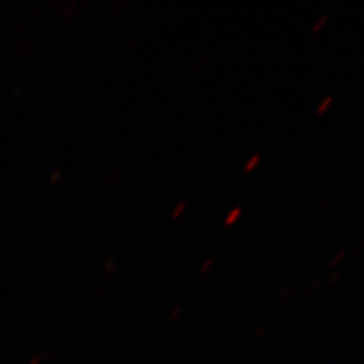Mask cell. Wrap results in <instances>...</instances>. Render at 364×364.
Instances as JSON below:
<instances>
[{
	"label": "cell",
	"mask_w": 364,
	"mask_h": 364,
	"mask_svg": "<svg viewBox=\"0 0 364 364\" xmlns=\"http://www.w3.org/2000/svg\"><path fill=\"white\" fill-rule=\"evenodd\" d=\"M333 100H334V96H333V95L325 96V97L321 100V104L317 105V114H323L325 111H328V108L333 105Z\"/></svg>",
	"instance_id": "cell-2"
},
{
	"label": "cell",
	"mask_w": 364,
	"mask_h": 364,
	"mask_svg": "<svg viewBox=\"0 0 364 364\" xmlns=\"http://www.w3.org/2000/svg\"><path fill=\"white\" fill-rule=\"evenodd\" d=\"M116 267H117V263H116V259H114V258H109L104 263V272L105 273L114 272V270H116Z\"/></svg>",
	"instance_id": "cell-6"
},
{
	"label": "cell",
	"mask_w": 364,
	"mask_h": 364,
	"mask_svg": "<svg viewBox=\"0 0 364 364\" xmlns=\"http://www.w3.org/2000/svg\"><path fill=\"white\" fill-rule=\"evenodd\" d=\"M328 21V16L326 14H323V16H321L318 17L316 21H314V26H313V31H321L322 28H323V25L325 23Z\"/></svg>",
	"instance_id": "cell-8"
},
{
	"label": "cell",
	"mask_w": 364,
	"mask_h": 364,
	"mask_svg": "<svg viewBox=\"0 0 364 364\" xmlns=\"http://www.w3.org/2000/svg\"><path fill=\"white\" fill-rule=\"evenodd\" d=\"M261 161V154H254L252 156H250L246 164H245V172H250V170H255V167H258Z\"/></svg>",
	"instance_id": "cell-3"
},
{
	"label": "cell",
	"mask_w": 364,
	"mask_h": 364,
	"mask_svg": "<svg viewBox=\"0 0 364 364\" xmlns=\"http://www.w3.org/2000/svg\"><path fill=\"white\" fill-rule=\"evenodd\" d=\"M213 264H214V258H213V257L205 258V259L202 261L200 267H199V272H200V273H205V272L211 269V266H213Z\"/></svg>",
	"instance_id": "cell-5"
},
{
	"label": "cell",
	"mask_w": 364,
	"mask_h": 364,
	"mask_svg": "<svg viewBox=\"0 0 364 364\" xmlns=\"http://www.w3.org/2000/svg\"><path fill=\"white\" fill-rule=\"evenodd\" d=\"M242 207H235V208H232L230 213L226 214V218H225V225L226 226H231V225H234L238 219H240V215H242Z\"/></svg>",
	"instance_id": "cell-1"
},
{
	"label": "cell",
	"mask_w": 364,
	"mask_h": 364,
	"mask_svg": "<svg viewBox=\"0 0 364 364\" xmlns=\"http://www.w3.org/2000/svg\"><path fill=\"white\" fill-rule=\"evenodd\" d=\"M187 202L186 200H182V202H178L175 207H173V210H172V213H170V215H172L173 219H176V218H179V215L184 213L186 210H187Z\"/></svg>",
	"instance_id": "cell-4"
},
{
	"label": "cell",
	"mask_w": 364,
	"mask_h": 364,
	"mask_svg": "<svg viewBox=\"0 0 364 364\" xmlns=\"http://www.w3.org/2000/svg\"><path fill=\"white\" fill-rule=\"evenodd\" d=\"M340 278V272H336V273H333V275L331 277H329V284H334L337 279Z\"/></svg>",
	"instance_id": "cell-9"
},
{
	"label": "cell",
	"mask_w": 364,
	"mask_h": 364,
	"mask_svg": "<svg viewBox=\"0 0 364 364\" xmlns=\"http://www.w3.org/2000/svg\"><path fill=\"white\" fill-rule=\"evenodd\" d=\"M345 255H346L345 250H340V252H337V254L334 255V258L331 259V266H333V267H337V266L341 263V261L345 259Z\"/></svg>",
	"instance_id": "cell-7"
}]
</instances>
